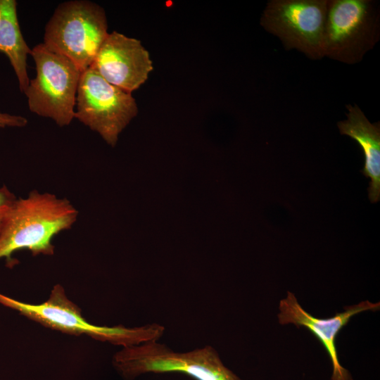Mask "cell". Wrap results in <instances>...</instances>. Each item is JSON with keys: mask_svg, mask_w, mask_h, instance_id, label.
<instances>
[{"mask_svg": "<svg viewBox=\"0 0 380 380\" xmlns=\"http://www.w3.org/2000/svg\"><path fill=\"white\" fill-rule=\"evenodd\" d=\"M79 212L65 198L34 189L16 198L0 231V260L15 265L12 255L27 249L32 255L54 254L53 237L70 229Z\"/></svg>", "mask_w": 380, "mask_h": 380, "instance_id": "1", "label": "cell"}, {"mask_svg": "<svg viewBox=\"0 0 380 380\" xmlns=\"http://www.w3.org/2000/svg\"><path fill=\"white\" fill-rule=\"evenodd\" d=\"M0 304L52 329L76 336L87 335L122 348L159 341L165 332V327L156 323L134 327L92 324L83 317L80 308L67 297L61 284L55 285L49 298L40 304L21 302L1 293Z\"/></svg>", "mask_w": 380, "mask_h": 380, "instance_id": "2", "label": "cell"}, {"mask_svg": "<svg viewBox=\"0 0 380 380\" xmlns=\"http://www.w3.org/2000/svg\"><path fill=\"white\" fill-rule=\"evenodd\" d=\"M112 365L125 380L148 373H182L196 380H242L210 346L176 352L158 341H147L122 348L113 356Z\"/></svg>", "mask_w": 380, "mask_h": 380, "instance_id": "3", "label": "cell"}, {"mask_svg": "<svg viewBox=\"0 0 380 380\" xmlns=\"http://www.w3.org/2000/svg\"><path fill=\"white\" fill-rule=\"evenodd\" d=\"M108 34L104 9L90 1L73 0L56 7L46 25L42 43L82 72L90 67Z\"/></svg>", "mask_w": 380, "mask_h": 380, "instance_id": "4", "label": "cell"}, {"mask_svg": "<svg viewBox=\"0 0 380 380\" xmlns=\"http://www.w3.org/2000/svg\"><path fill=\"white\" fill-rule=\"evenodd\" d=\"M36 76L24 94L30 110L53 120L58 126L69 125L75 118L76 96L82 72L64 56L43 43L31 51Z\"/></svg>", "mask_w": 380, "mask_h": 380, "instance_id": "5", "label": "cell"}, {"mask_svg": "<svg viewBox=\"0 0 380 380\" xmlns=\"http://www.w3.org/2000/svg\"><path fill=\"white\" fill-rule=\"evenodd\" d=\"M380 37V13L372 0H328L324 55L347 64L360 62Z\"/></svg>", "mask_w": 380, "mask_h": 380, "instance_id": "6", "label": "cell"}, {"mask_svg": "<svg viewBox=\"0 0 380 380\" xmlns=\"http://www.w3.org/2000/svg\"><path fill=\"white\" fill-rule=\"evenodd\" d=\"M75 109V118L111 146L138 113L131 93L110 84L90 68L81 73Z\"/></svg>", "mask_w": 380, "mask_h": 380, "instance_id": "7", "label": "cell"}, {"mask_svg": "<svg viewBox=\"0 0 380 380\" xmlns=\"http://www.w3.org/2000/svg\"><path fill=\"white\" fill-rule=\"evenodd\" d=\"M327 6L328 0H271L263 10L260 25L286 50L296 49L310 59H321L324 57Z\"/></svg>", "mask_w": 380, "mask_h": 380, "instance_id": "8", "label": "cell"}, {"mask_svg": "<svg viewBox=\"0 0 380 380\" xmlns=\"http://www.w3.org/2000/svg\"><path fill=\"white\" fill-rule=\"evenodd\" d=\"M89 68L129 93L139 88L153 68L149 53L139 40L115 31L108 33Z\"/></svg>", "mask_w": 380, "mask_h": 380, "instance_id": "9", "label": "cell"}, {"mask_svg": "<svg viewBox=\"0 0 380 380\" xmlns=\"http://www.w3.org/2000/svg\"><path fill=\"white\" fill-rule=\"evenodd\" d=\"M379 307V303L364 300L346 307L343 312L336 313L334 317L317 318L305 311L298 302L295 295L288 291L286 298L279 302V312L277 317L281 324H293L298 327H304L319 339L331 362V380H353L349 371L339 362L335 345L336 338L353 316L364 311H376Z\"/></svg>", "mask_w": 380, "mask_h": 380, "instance_id": "10", "label": "cell"}, {"mask_svg": "<svg viewBox=\"0 0 380 380\" xmlns=\"http://www.w3.org/2000/svg\"><path fill=\"white\" fill-rule=\"evenodd\" d=\"M346 119L337 123L341 134L354 139L362 148L365 165L361 170L371 182L369 198L376 203L380 198V125L371 123L357 104L346 105Z\"/></svg>", "mask_w": 380, "mask_h": 380, "instance_id": "11", "label": "cell"}, {"mask_svg": "<svg viewBox=\"0 0 380 380\" xmlns=\"http://www.w3.org/2000/svg\"><path fill=\"white\" fill-rule=\"evenodd\" d=\"M32 49L22 34L15 0H0V52L8 58L24 93L30 82L27 71V56Z\"/></svg>", "mask_w": 380, "mask_h": 380, "instance_id": "12", "label": "cell"}, {"mask_svg": "<svg viewBox=\"0 0 380 380\" xmlns=\"http://www.w3.org/2000/svg\"><path fill=\"white\" fill-rule=\"evenodd\" d=\"M16 198L6 185L0 187V231Z\"/></svg>", "mask_w": 380, "mask_h": 380, "instance_id": "13", "label": "cell"}, {"mask_svg": "<svg viewBox=\"0 0 380 380\" xmlns=\"http://www.w3.org/2000/svg\"><path fill=\"white\" fill-rule=\"evenodd\" d=\"M27 124V118L21 115H11L0 112V128L23 127Z\"/></svg>", "mask_w": 380, "mask_h": 380, "instance_id": "14", "label": "cell"}]
</instances>
